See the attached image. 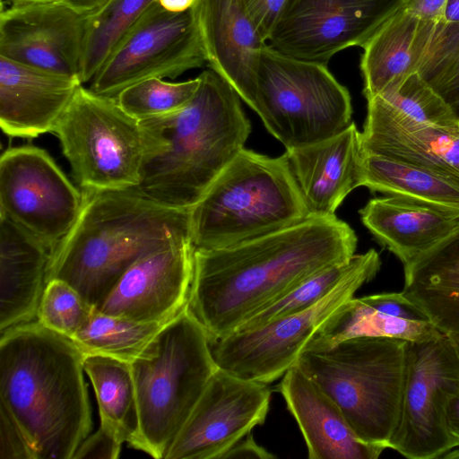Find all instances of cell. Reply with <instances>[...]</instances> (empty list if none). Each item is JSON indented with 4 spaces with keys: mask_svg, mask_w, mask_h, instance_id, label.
I'll list each match as a JSON object with an SVG mask.
<instances>
[{
    "mask_svg": "<svg viewBox=\"0 0 459 459\" xmlns=\"http://www.w3.org/2000/svg\"><path fill=\"white\" fill-rule=\"evenodd\" d=\"M357 243L334 214L232 247L195 249L186 307L210 339L223 337L306 278L351 259Z\"/></svg>",
    "mask_w": 459,
    "mask_h": 459,
    "instance_id": "6da1fadb",
    "label": "cell"
},
{
    "mask_svg": "<svg viewBox=\"0 0 459 459\" xmlns=\"http://www.w3.org/2000/svg\"><path fill=\"white\" fill-rule=\"evenodd\" d=\"M84 353L37 319L0 333V403L36 459H73L91 429Z\"/></svg>",
    "mask_w": 459,
    "mask_h": 459,
    "instance_id": "7a4b0ae2",
    "label": "cell"
},
{
    "mask_svg": "<svg viewBox=\"0 0 459 459\" xmlns=\"http://www.w3.org/2000/svg\"><path fill=\"white\" fill-rule=\"evenodd\" d=\"M198 78L197 91L185 107L139 120L145 149L135 188L182 210L202 198L251 132L234 88L212 69Z\"/></svg>",
    "mask_w": 459,
    "mask_h": 459,
    "instance_id": "3957f363",
    "label": "cell"
},
{
    "mask_svg": "<svg viewBox=\"0 0 459 459\" xmlns=\"http://www.w3.org/2000/svg\"><path fill=\"white\" fill-rule=\"evenodd\" d=\"M82 192L76 222L51 252L48 281H65L93 308L137 260L191 238L190 210L163 204L135 187Z\"/></svg>",
    "mask_w": 459,
    "mask_h": 459,
    "instance_id": "277c9868",
    "label": "cell"
},
{
    "mask_svg": "<svg viewBox=\"0 0 459 459\" xmlns=\"http://www.w3.org/2000/svg\"><path fill=\"white\" fill-rule=\"evenodd\" d=\"M311 217L287 157L243 148L190 209L195 249L232 247Z\"/></svg>",
    "mask_w": 459,
    "mask_h": 459,
    "instance_id": "5b68a950",
    "label": "cell"
},
{
    "mask_svg": "<svg viewBox=\"0 0 459 459\" xmlns=\"http://www.w3.org/2000/svg\"><path fill=\"white\" fill-rule=\"evenodd\" d=\"M130 364L140 416L139 450L165 458L218 368L210 338L186 306Z\"/></svg>",
    "mask_w": 459,
    "mask_h": 459,
    "instance_id": "8992f818",
    "label": "cell"
},
{
    "mask_svg": "<svg viewBox=\"0 0 459 459\" xmlns=\"http://www.w3.org/2000/svg\"><path fill=\"white\" fill-rule=\"evenodd\" d=\"M406 343L352 337L330 348L303 350L296 366L337 403L360 440L385 449L399 418Z\"/></svg>",
    "mask_w": 459,
    "mask_h": 459,
    "instance_id": "52a82bcc",
    "label": "cell"
},
{
    "mask_svg": "<svg viewBox=\"0 0 459 459\" xmlns=\"http://www.w3.org/2000/svg\"><path fill=\"white\" fill-rule=\"evenodd\" d=\"M251 108L286 150L328 139L352 122L349 91L326 64L288 56L269 44L261 54Z\"/></svg>",
    "mask_w": 459,
    "mask_h": 459,
    "instance_id": "ba28073f",
    "label": "cell"
},
{
    "mask_svg": "<svg viewBox=\"0 0 459 459\" xmlns=\"http://www.w3.org/2000/svg\"><path fill=\"white\" fill-rule=\"evenodd\" d=\"M53 133L82 190L139 185L145 149L142 127L117 99L82 84Z\"/></svg>",
    "mask_w": 459,
    "mask_h": 459,
    "instance_id": "9c48e42d",
    "label": "cell"
},
{
    "mask_svg": "<svg viewBox=\"0 0 459 459\" xmlns=\"http://www.w3.org/2000/svg\"><path fill=\"white\" fill-rule=\"evenodd\" d=\"M380 267L379 254L371 248L363 253L361 262L351 273L310 307L253 329L210 339L217 367L238 377L267 385L282 377L296 365L322 325L371 281Z\"/></svg>",
    "mask_w": 459,
    "mask_h": 459,
    "instance_id": "30bf717a",
    "label": "cell"
},
{
    "mask_svg": "<svg viewBox=\"0 0 459 459\" xmlns=\"http://www.w3.org/2000/svg\"><path fill=\"white\" fill-rule=\"evenodd\" d=\"M459 391V357L445 333L407 342L399 418L389 441L410 459H434L458 446L446 424V407Z\"/></svg>",
    "mask_w": 459,
    "mask_h": 459,
    "instance_id": "8fae6325",
    "label": "cell"
},
{
    "mask_svg": "<svg viewBox=\"0 0 459 459\" xmlns=\"http://www.w3.org/2000/svg\"><path fill=\"white\" fill-rule=\"evenodd\" d=\"M205 63L194 6L174 13L156 0L119 39L89 88L116 99L137 82L174 79Z\"/></svg>",
    "mask_w": 459,
    "mask_h": 459,
    "instance_id": "7c38bea8",
    "label": "cell"
},
{
    "mask_svg": "<svg viewBox=\"0 0 459 459\" xmlns=\"http://www.w3.org/2000/svg\"><path fill=\"white\" fill-rule=\"evenodd\" d=\"M83 204L79 190L44 149L12 147L0 158V215L51 252L76 222Z\"/></svg>",
    "mask_w": 459,
    "mask_h": 459,
    "instance_id": "4fadbf2b",
    "label": "cell"
},
{
    "mask_svg": "<svg viewBox=\"0 0 459 459\" xmlns=\"http://www.w3.org/2000/svg\"><path fill=\"white\" fill-rule=\"evenodd\" d=\"M401 6L402 0H290L268 42L288 56L327 64L347 48H363Z\"/></svg>",
    "mask_w": 459,
    "mask_h": 459,
    "instance_id": "5bb4252c",
    "label": "cell"
},
{
    "mask_svg": "<svg viewBox=\"0 0 459 459\" xmlns=\"http://www.w3.org/2000/svg\"><path fill=\"white\" fill-rule=\"evenodd\" d=\"M271 395L267 384L217 368L165 459H222L264 422Z\"/></svg>",
    "mask_w": 459,
    "mask_h": 459,
    "instance_id": "9a60e30c",
    "label": "cell"
},
{
    "mask_svg": "<svg viewBox=\"0 0 459 459\" xmlns=\"http://www.w3.org/2000/svg\"><path fill=\"white\" fill-rule=\"evenodd\" d=\"M85 23L61 1L2 7L0 56L80 79Z\"/></svg>",
    "mask_w": 459,
    "mask_h": 459,
    "instance_id": "2e32d148",
    "label": "cell"
},
{
    "mask_svg": "<svg viewBox=\"0 0 459 459\" xmlns=\"http://www.w3.org/2000/svg\"><path fill=\"white\" fill-rule=\"evenodd\" d=\"M195 249L186 238L143 256L94 309L137 322H169L187 304Z\"/></svg>",
    "mask_w": 459,
    "mask_h": 459,
    "instance_id": "e0dca14e",
    "label": "cell"
},
{
    "mask_svg": "<svg viewBox=\"0 0 459 459\" xmlns=\"http://www.w3.org/2000/svg\"><path fill=\"white\" fill-rule=\"evenodd\" d=\"M205 60L250 108L267 44L243 0H197L194 5Z\"/></svg>",
    "mask_w": 459,
    "mask_h": 459,
    "instance_id": "ac0fdd59",
    "label": "cell"
},
{
    "mask_svg": "<svg viewBox=\"0 0 459 459\" xmlns=\"http://www.w3.org/2000/svg\"><path fill=\"white\" fill-rule=\"evenodd\" d=\"M79 78L0 56V126L10 137L53 133L82 85Z\"/></svg>",
    "mask_w": 459,
    "mask_h": 459,
    "instance_id": "d6986e66",
    "label": "cell"
},
{
    "mask_svg": "<svg viewBox=\"0 0 459 459\" xmlns=\"http://www.w3.org/2000/svg\"><path fill=\"white\" fill-rule=\"evenodd\" d=\"M311 216L334 215L344 198L362 186L360 132L351 124L342 133L285 152Z\"/></svg>",
    "mask_w": 459,
    "mask_h": 459,
    "instance_id": "ffe728a7",
    "label": "cell"
},
{
    "mask_svg": "<svg viewBox=\"0 0 459 459\" xmlns=\"http://www.w3.org/2000/svg\"><path fill=\"white\" fill-rule=\"evenodd\" d=\"M360 136L364 153L459 176V128L415 121L375 96Z\"/></svg>",
    "mask_w": 459,
    "mask_h": 459,
    "instance_id": "44dd1931",
    "label": "cell"
},
{
    "mask_svg": "<svg viewBox=\"0 0 459 459\" xmlns=\"http://www.w3.org/2000/svg\"><path fill=\"white\" fill-rule=\"evenodd\" d=\"M309 459H377L385 448L360 440L337 403L296 365L278 385Z\"/></svg>",
    "mask_w": 459,
    "mask_h": 459,
    "instance_id": "7402d4cb",
    "label": "cell"
},
{
    "mask_svg": "<svg viewBox=\"0 0 459 459\" xmlns=\"http://www.w3.org/2000/svg\"><path fill=\"white\" fill-rule=\"evenodd\" d=\"M441 333L403 291L382 292L346 301L322 325L305 349H326L357 336L420 342Z\"/></svg>",
    "mask_w": 459,
    "mask_h": 459,
    "instance_id": "603a6c76",
    "label": "cell"
},
{
    "mask_svg": "<svg viewBox=\"0 0 459 459\" xmlns=\"http://www.w3.org/2000/svg\"><path fill=\"white\" fill-rule=\"evenodd\" d=\"M359 214L365 227L403 266L459 227V211L399 195L373 198Z\"/></svg>",
    "mask_w": 459,
    "mask_h": 459,
    "instance_id": "cb8c5ba5",
    "label": "cell"
},
{
    "mask_svg": "<svg viewBox=\"0 0 459 459\" xmlns=\"http://www.w3.org/2000/svg\"><path fill=\"white\" fill-rule=\"evenodd\" d=\"M51 251L0 215V333L37 319Z\"/></svg>",
    "mask_w": 459,
    "mask_h": 459,
    "instance_id": "d4e9b609",
    "label": "cell"
},
{
    "mask_svg": "<svg viewBox=\"0 0 459 459\" xmlns=\"http://www.w3.org/2000/svg\"><path fill=\"white\" fill-rule=\"evenodd\" d=\"M435 23L401 6L374 33L360 59L367 100L417 73Z\"/></svg>",
    "mask_w": 459,
    "mask_h": 459,
    "instance_id": "484cf974",
    "label": "cell"
},
{
    "mask_svg": "<svg viewBox=\"0 0 459 459\" xmlns=\"http://www.w3.org/2000/svg\"><path fill=\"white\" fill-rule=\"evenodd\" d=\"M404 267L403 292L446 335H459V227Z\"/></svg>",
    "mask_w": 459,
    "mask_h": 459,
    "instance_id": "4316f807",
    "label": "cell"
},
{
    "mask_svg": "<svg viewBox=\"0 0 459 459\" xmlns=\"http://www.w3.org/2000/svg\"><path fill=\"white\" fill-rule=\"evenodd\" d=\"M362 186L459 211V176L386 156L363 152Z\"/></svg>",
    "mask_w": 459,
    "mask_h": 459,
    "instance_id": "83f0119b",
    "label": "cell"
},
{
    "mask_svg": "<svg viewBox=\"0 0 459 459\" xmlns=\"http://www.w3.org/2000/svg\"><path fill=\"white\" fill-rule=\"evenodd\" d=\"M83 369L95 391L100 424L116 431L134 449L141 444L140 416L130 362L86 354Z\"/></svg>",
    "mask_w": 459,
    "mask_h": 459,
    "instance_id": "f1b7e54d",
    "label": "cell"
},
{
    "mask_svg": "<svg viewBox=\"0 0 459 459\" xmlns=\"http://www.w3.org/2000/svg\"><path fill=\"white\" fill-rule=\"evenodd\" d=\"M166 324L137 322L93 308L72 340L85 355L101 354L131 363Z\"/></svg>",
    "mask_w": 459,
    "mask_h": 459,
    "instance_id": "f546056e",
    "label": "cell"
},
{
    "mask_svg": "<svg viewBox=\"0 0 459 459\" xmlns=\"http://www.w3.org/2000/svg\"><path fill=\"white\" fill-rule=\"evenodd\" d=\"M156 0H107L86 16L80 70L82 83L92 80L117 43Z\"/></svg>",
    "mask_w": 459,
    "mask_h": 459,
    "instance_id": "4dcf8cb0",
    "label": "cell"
},
{
    "mask_svg": "<svg viewBox=\"0 0 459 459\" xmlns=\"http://www.w3.org/2000/svg\"><path fill=\"white\" fill-rule=\"evenodd\" d=\"M362 258L363 254H355L346 262L326 267L310 275L282 296L249 316L234 331L253 329L310 307L329 294L359 264Z\"/></svg>",
    "mask_w": 459,
    "mask_h": 459,
    "instance_id": "1f68e13d",
    "label": "cell"
},
{
    "mask_svg": "<svg viewBox=\"0 0 459 459\" xmlns=\"http://www.w3.org/2000/svg\"><path fill=\"white\" fill-rule=\"evenodd\" d=\"M417 73L449 105L459 100V22L435 23Z\"/></svg>",
    "mask_w": 459,
    "mask_h": 459,
    "instance_id": "d6a6232c",
    "label": "cell"
},
{
    "mask_svg": "<svg viewBox=\"0 0 459 459\" xmlns=\"http://www.w3.org/2000/svg\"><path fill=\"white\" fill-rule=\"evenodd\" d=\"M198 85V77L179 82L152 77L126 87L116 99L126 112L142 120L182 108L193 99Z\"/></svg>",
    "mask_w": 459,
    "mask_h": 459,
    "instance_id": "836d02e7",
    "label": "cell"
},
{
    "mask_svg": "<svg viewBox=\"0 0 459 459\" xmlns=\"http://www.w3.org/2000/svg\"><path fill=\"white\" fill-rule=\"evenodd\" d=\"M377 96L415 121L445 128H459V120L451 106L418 73L411 74Z\"/></svg>",
    "mask_w": 459,
    "mask_h": 459,
    "instance_id": "e575fe53",
    "label": "cell"
},
{
    "mask_svg": "<svg viewBox=\"0 0 459 459\" xmlns=\"http://www.w3.org/2000/svg\"><path fill=\"white\" fill-rule=\"evenodd\" d=\"M93 307L68 283L48 281L39 301L37 320L47 328L72 339L88 320Z\"/></svg>",
    "mask_w": 459,
    "mask_h": 459,
    "instance_id": "d590c367",
    "label": "cell"
},
{
    "mask_svg": "<svg viewBox=\"0 0 459 459\" xmlns=\"http://www.w3.org/2000/svg\"><path fill=\"white\" fill-rule=\"evenodd\" d=\"M0 458L36 459L25 434L2 403H0Z\"/></svg>",
    "mask_w": 459,
    "mask_h": 459,
    "instance_id": "8d00e7d4",
    "label": "cell"
},
{
    "mask_svg": "<svg viewBox=\"0 0 459 459\" xmlns=\"http://www.w3.org/2000/svg\"><path fill=\"white\" fill-rule=\"evenodd\" d=\"M123 443L125 442L116 431L100 424L99 429L81 443L73 459H116L120 455Z\"/></svg>",
    "mask_w": 459,
    "mask_h": 459,
    "instance_id": "74e56055",
    "label": "cell"
},
{
    "mask_svg": "<svg viewBox=\"0 0 459 459\" xmlns=\"http://www.w3.org/2000/svg\"><path fill=\"white\" fill-rule=\"evenodd\" d=\"M248 15L268 42L290 0H243Z\"/></svg>",
    "mask_w": 459,
    "mask_h": 459,
    "instance_id": "f35d334b",
    "label": "cell"
},
{
    "mask_svg": "<svg viewBox=\"0 0 459 459\" xmlns=\"http://www.w3.org/2000/svg\"><path fill=\"white\" fill-rule=\"evenodd\" d=\"M448 0H402V7L410 13L428 21H444V13Z\"/></svg>",
    "mask_w": 459,
    "mask_h": 459,
    "instance_id": "ab89813d",
    "label": "cell"
},
{
    "mask_svg": "<svg viewBox=\"0 0 459 459\" xmlns=\"http://www.w3.org/2000/svg\"><path fill=\"white\" fill-rule=\"evenodd\" d=\"M229 458H255V459H272L275 455L268 452L263 446H259L254 439L252 433L237 442L223 456L222 459Z\"/></svg>",
    "mask_w": 459,
    "mask_h": 459,
    "instance_id": "60d3db41",
    "label": "cell"
},
{
    "mask_svg": "<svg viewBox=\"0 0 459 459\" xmlns=\"http://www.w3.org/2000/svg\"><path fill=\"white\" fill-rule=\"evenodd\" d=\"M446 424L451 436L459 446V391L453 395L446 407Z\"/></svg>",
    "mask_w": 459,
    "mask_h": 459,
    "instance_id": "b9f144b4",
    "label": "cell"
},
{
    "mask_svg": "<svg viewBox=\"0 0 459 459\" xmlns=\"http://www.w3.org/2000/svg\"><path fill=\"white\" fill-rule=\"evenodd\" d=\"M76 12L89 15L98 10L107 0H60Z\"/></svg>",
    "mask_w": 459,
    "mask_h": 459,
    "instance_id": "7bdbcfd3",
    "label": "cell"
},
{
    "mask_svg": "<svg viewBox=\"0 0 459 459\" xmlns=\"http://www.w3.org/2000/svg\"><path fill=\"white\" fill-rule=\"evenodd\" d=\"M166 10L180 13L192 8L197 0H158Z\"/></svg>",
    "mask_w": 459,
    "mask_h": 459,
    "instance_id": "ee69618b",
    "label": "cell"
},
{
    "mask_svg": "<svg viewBox=\"0 0 459 459\" xmlns=\"http://www.w3.org/2000/svg\"><path fill=\"white\" fill-rule=\"evenodd\" d=\"M444 21L459 22V0H448L445 13Z\"/></svg>",
    "mask_w": 459,
    "mask_h": 459,
    "instance_id": "f6af8a7d",
    "label": "cell"
},
{
    "mask_svg": "<svg viewBox=\"0 0 459 459\" xmlns=\"http://www.w3.org/2000/svg\"><path fill=\"white\" fill-rule=\"evenodd\" d=\"M13 4H35V3H48L56 2L60 0H9Z\"/></svg>",
    "mask_w": 459,
    "mask_h": 459,
    "instance_id": "bcb514c9",
    "label": "cell"
},
{
    "mask_svg": "<svg viewBox=\"0 0 459 459\" xmlns=\"http://www.w3.org/2000/svg\"><path fill=\"white\" fill-rule=\"evenodd\" d=\"M444 458H453V459H459V449L457 450H450L446 454L443 455Z\"/></svg>",
    "mask_w": 459,
    "mask_h": 459,
    "instance_id": "7dc6e473",
    "label": "cell"
},
{
    "mask_svg": "<svg viewBox=\"0 0 459 459\" xmlns=\"http://www.w3.org/2000/svg\"><path fill=\"white\" fill-rule=\"evenodd\" d=\"M452 340V342L456 350L457 355L459 357V335H448Z\"/></svg>",
    "mask_w": 459,
    "mask_h": 459,
    "instance_id": "c3c4849f",
    "label": "cell"
},
{
    "mask_svg": "<svg viewBox=\"0 0 459 459\" xmlns=\"http://www.w3.org/2000/svg\"><path fill=\"white\" fill-rule=\"evenodd\" d=\"M450 106H451L455 117L459 120V100Z\"/></svg>",
    "mask_w": 459,
    "mask_h": 459,
    "instance_id": "681fc988",
    "label": "cell"
}]
</instances>
